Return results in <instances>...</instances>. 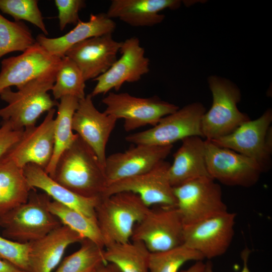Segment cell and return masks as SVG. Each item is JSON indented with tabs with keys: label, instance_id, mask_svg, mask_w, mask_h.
Returning a JSON list of instances; mask_svg holds the SVG:
<instances>
[{
	"label": "cell",
	"instance_id": "6da1fadb",
	"mask_svg": "<svg viewBox=\"0 0 272 272\" xmlns=\"http://www.w3.org/2000/svg\"><path fill=\"white\" fill-rule=\"evenodd\" d=\"M50 177L85 197H102L107 186L104 167L92 149L79 135L60 156Z\"/></svg>",
	"mask_w": 272,
	"mask_h": 272
},
{
	"label": "cell",
	"instance_id": "7a4b0ae2",
	"mask_svg": "<svg viewBox=\"0 0 272 272\" xmlns=\"http://www.w3.org/2000/svg\"><path fill=\"white\" fill-rule=\"evenodd\" d=\"M58 69L32 80L17 91L11 88L3 90L0 98L7 105L0 109L3 121L9 122L16 130H23L35 125L43 113L57 106L58 102L48 92L52 90Z\"/></svg>",
	"mask_w": 272,
	"mask_h": 272
},
{
	"label": "cell",
	"instance_id": "3957f363",
	"mask_svg": "<svg viewBox=\"0 0 272 272\" xmlns=\"http://www.w3.org/2000/svg\"><path fill=\"white\" fill-rule=\"evenodd\" d=\"M149 208L131 192L102 196L96 208V218L104 247L130 241L135 225Z\"/></svg>",
	"mask_w": 272,
	"mask_h": 272
},
{
	"label": "cell",
	"instance_id": "277c9868",
	"mask_svg": "<svg viewBox=\"0 0 272 272\" xmlns=\"http://www.w3.org/2000/svg\"><path fill=\"white\" fill-rule=\"evenodd\" d=\"M50 199L47 194H38L32 189L26 202L0 216L4 236L19 243H30L62 225L49 211Z\"/></svg>",
	"mask_w": 272,
	"mask_h": 272
},
{
	"label": "cell",
	"instance_id": "5b68a950",
	"mask_svg": "<svg viewBox=\"0 0 272 272\" xmlns=\"http://www.w3.org/2000/svg\"><path fill=\"white\" fill-rule=\"evenodd\" d=\"M208 83L213 102L202 116L201 128L203 138L213 141L231 133L250 118L238 108L241 93L234 83L216 75L210 76Z\"/></svg>",
	"mask_w": 272,
	"mask_h": 272
},
{
	"label": "cell",
	"instance_id": "8992f818",
	"mask_svg": "<svg viewBox=\"0 0 272 272\" xmlns=\"http://www.w3.org/2000/svg\"><path fill=\"white\" fill-rule=\"evenodd\" d=\"M206 112L200 102L188 104L163 117L152 128L128 135L125 139L135 145L166 146L189 137L203 138L201 122Z\"/></svg>",
	"mask_w": 272,
	"mask_h": 272
},
{
	"label": "cell",
	"instance_id": "52a82bcc",
	"mask_svg": "<svg viewBox=\"0 0 272 272\" xmlns=\"http://www.w3.org/2000/svg\"><path fill=\"white\" fill-rule=\"evenodd\" d=\"M173 192L184 227L228 212L220 185L210 177L198 178L174 187Z\"/></svg>",
	"mask_w": 272,
	"mask_h": 272
},
{
	"label": "cell",
	"instance_id": "ba28073f",
	"mask_svg": "<svg viewBox=\"0 0 272 272\" xmlns=\"http://www.w3.org/2000/svg\"><path fill=\"white\" fill-rule=\"evenodd\" d=\"M272 110L266 109L258 118L249 119L231 133L211 141L255 161L263 172L271 167Z\"/></svg>",
	"mask_w": 272,
	"mask_h": 272
},
{
	"label": "cell",
	"instance_id": "9c48e42d",
	"mask_svg": "<svg viewBox=\"0 0 272 272\" xmlns=\"http://www.w3.org/2000/svg\"><path fill=\"white\" fill-rule=\"evenodd\" d=\"M184 224L177 206L149 208L134 229L131 240L143 242L151 252L166 250L183 243Z\"/></svg>",
	"mask_w": 272,
	"mask_h": 272
},
{
	"label": "cell",
	"instance_id": "30bf717a",
	"mask_svg": "<svg viewBox=\"0 0 272 272\" xmlns=\"http://www.w3.org/2000/svg\"><path fill=\"white\" fill-rule=\"evenodd\" d=\"M102 101L106 106L105 113L117 120L124 119V129L126 131L147 125L155 126L163 117L179 108L156 96L141 98L127 93L109 92Z\"/></svg>",
	"mask_w": 272,
	"mask_h": 272
},
{
	"label": "cell",
	"instance_id": "8fae6325",
	"mask_svg": "<svg viewBox=\"0 0 272 272\" xmlns=\"http://www.w3.org/2000/svg\"><path fill=\"white\" fill-rule=\"evenodd\" d=\"M206 162L210 177L228 186L250 187L263 171L252 159L205 140Z\"/></svg>",
	"mask_w": 272,
	"mask_h": 272
},
{
	"label": "cell",
	"instance_id": "7c38bea8",
	"mask_svg": "<svg viewBox=\"0 0 272 272\" xmlns=\"http://www.w3.org/2000/svg\"><path fill=\"white\" fill-rule=\"evenodd\" d=\"M170 166L163 160L149 172L111 183L102 196L128 191L138 195L149 208L154 205L175 206L176 199L168 176Z\"/></svg>",
	"mask_w": 272,
	"mask_h": 272
},
{
	"label": "cell",
	"instance_id": "4fadbf2b",
	"mask_svg": "<svg viewBox=\"0 0 272 272\" xmlns=\"http://www.w3.org/2000/svg\"><path fill=\"white\" fill-rule=\"evenodd\" d=\"M236 217L227 212L184 227L183 244L209 260L223 255L233 239Z\"/></svg>",
	"mask_w": 272,
	"mask_h": 272
},
{
	"label": "cell",
	"instance_id": "5bb4252c",
	"mask_svg": "<svg viewBox=\"0 0 272 272\" xmlns=\"http://www.w3.org/2000/svg\"><path fill=\"white\" fill-rule=\"evenodd\" d=\"M121 56L104 73L95 79L97 82L91 95L92 97L118 91L125 82L139 81L150 71V60L139 39L132 37L122 41L119 50Z\"/></svg>",
	"mask_w": 272,
	"mask_h": 272
},
{
	"label": "cell",
	"instance_id": "9a60e30c",
	"mask_svg": "<svg viewBox=\"0 0 272 272\" xmlns=\"http://www.w3.org/2000/svg\"><path fill=\"white\" fill-rule=\"evenodd\" d=\"M61 60L37 42L22 54L4 59L0 72V94L13 86L19 89L41 75L58 69Z\"/></svg>",
	"mask_w": 272,
	"mask_h": 272
},
{
	"label": "cell",
	"instance_id": "2e32d148",
	"mask_svg": "<svg viewBox=\"0 0 272 272\" xmlns=\"http://www.w3.org/2000/svg\"><path fill=\"white\" fill-rule=\"evenodd\" d=\"M52 108L38 126L24 128L19 141L6 154L22 168L29 164L45 170L51 159L54 150V115Z\"/></svg>",
	"mask_w": 272,
	"mask_h": 272
},
{
	"label": "cell",
	"instance_id": "e0dca14e",
	"mask_svg": "<svg viewBox=\"0 0 272 272\" xmlns=\"http://www.w3.org/2000/svg\"><path fill=\"white\" fill-rule=\"evenodd\" d=\"M92 96L88 94L79 100L72 120V128L92 149L105 168L106 147L117 119L94 106Z\"/></svg>",
	"mask_w": 272,
	"mask_h": 272
},
{
	"label": "cell",
	"instance_id": "ac0fdd59",
	"mask_svg": "<svg viewBox=\"0 0 272 272\" xmlns=\"http://www.w3.org/2000/svg\"><path fill=\"white\" fill-rule=\"evenodd\" d=\"M172 148L173 145L139 144L123 152L116 153L107 157L105 173L107 185L150 171L165 160Z\"/></svg>",
	"mask_w": 272,
	"mask_h": 272
},
{
	"label": "cell",
	"instance_id": "d6986e66",
	"mask_svg": "<svg viewBox=\"0 0 272 272\" xmlns=\"http://www.w3.org/2000/svg\"><path fill=\"white\" fill-rule=\"evenodd\" d=\"M122 43L115 40L112 34H107L74 45L65 56L77 65L86 81L94 80L106 72L117 59Z\"/></svg>",
	"mask_w": 272,
	"mask_h": 272
},
{
	"label": "cell",
	"instance_id": "ffe728a7",
	"mask_svg": "<svg viewBox=\"0 0 272 272\" xmlns=\"http://www.w3.org/2000/svg\"><path fill=\"white\" fill-rule=\"evenodd\" d=\"M84 238L61 225L43 238L30 243L28 272H53L70 245Z\"/></svg>",
	"mask_w": 272,
	"mask_h": 272
},
{
	"label": "cell",
	"instance_id": "44dd1931",
	"mask_svg": "<svg viewBox=\"0 0 272 272\" xmlns=\"http://www.w3.org/2000/svg\"><path fill=\"white\" fill-rule=\"evenodd\" d=\"M182 3L179 0H112L106 14L132 27H152L164 20L161 11L177 9Z\"/></svg>",
	"mask_w": 272,
	"mask_h": 272
},
{
	"label": "cell",
	"instance_id": "7402d4cb",
	"mask_svg": "<svg viewBox=\"0 0 272 272\" xmlns=\"http://www.w3.org/2000/svg\"><path fill=\"white\" fill-rule=\"evenodd\" d=\"M181 141L168 170L172 187L200 178H211L206 165L205 140L199 136H192Z\"/></svg>",
	"mask_w": 272,
	"mask_h": 272
},
{
	"label": "cell",
	"instance_id": "603a6c76",
	"mask_svg": "<svg viewBox=\"0 0 272 272\" xmlns=\"http://www.w3.org/2000/svg\"><path fill=\"white\" fill-rule=\"evenodd\" d=\"M115 28V23L106 13L91 14L89 21L80 20L72 30L62 36L48 38L41 34L36 40L51 55L62 58L74 45L92 37L112 34Z\"/></svg>",
	"mask_w": 272,
	"mask_h": 272
},
{
	"label": "cell",
	"instance_id": "cb8c5ba5",
	"mask_svg": "<svg viewBox=\"0 0 272 272\" xmlns=\"http://www.w3.org/2000/svg\"><path fill=\"white\" fill-rule=\"evenodd\" d=\"M23 169L32 188L41 189L53 200L96 220V208L101 197L89 198L78 195L56 182L43 169L35 164H27Z\"/></svg>",
	"mask_w": 272,
	"mask_h": 272
},
{
	"label": "cell",
	"instance_id": "d4e9b609",
	"mask_svg": "<svg viewBox=\"0 0 272 272\" xmlns=\"http://www.w3.org/2000/svg\"><path fill=\"white\" fill-rule=\"evenodd\" d=\"M32 188L24 169L6 154L0 157V216L26 202Z\"/></svg>",
	"mask_w": 272,
	"mask_h": 272
},
{
	"label": "cell",
	"instance_id": "484cf974",
	"mask_svg": "<svg viewBox=\"0 0 272 272\" xmlns=\"http://www.w3.org/2000/svg\"><path fill=\"white\" fill-rule=\"evenodd\" d=\"M79 100L75 97L65 96L60 99L57 105L54 129L53 153L49 165L44 170L50 176L53 174L60 156L71 146L78 135L73 132L72 120Z\"/></svg>",
	"mask_w": 272,
	"mask_h": 272
},
{
	"label": "cell",
	"instance_id": "4316f807",
	"mask_svg": "<svg viewBox=\"0 0 272 272\" xmlns=\"http://www.w3.org/2000/svg\"><path fill=\"white\" fill-rule=\"evenodd\" d=\"M150 253L140 241L113 243L104 248L106 262L115 265L121 272H150Z\"/></svg>",
	"mask_w": 272,
	"mask_h": 272
},
{
	"label": "cell",
	"instance_id": "83f0119b",
	"mask_svg": "<svg viewBox=\"0 0 272 272\" xmlns=\"http://www.w3.org/2000/svg\"><path fill=\"white\" fill-rule=\"evenodd\" d=\"M49 211L65 225L104 248V244L96 220L89 218L77 210L54 200L48 201Z\"/></svg>",
	"mask_w": 272,
	"mask_h": 272
},
{
	"label": "cell",
	"instance_id": "f1b7e54d",
	"mask_svg": "<svg viewBox=\"0 0 272 272\" xmlns=\"http://www.w3.org/2000/svg\"><path fill=\"white\" fill-rule=\"evenodd\" d=\"M80 243L79 249L66 257L53 272H96L100 266L107 263L104 248L86 238Z\"/></svg>",
	"mask_w": 272,
	"mask_h": 272
},
{
	"label": "cell",
	"instance_id": "f546056e",
	"mask_svg": "<svg viewBox=\"0 0 272 272\" xmlns=\"http://www.w3.org/2000/svg\"><path fill=\"white\" fill-rule=\"evenodd\" d=\"M83 74L77 65L69 57L62 58L52 88L55 100L63 96H71L81 100L85 96V82Z\"/></svg>",
	"mask_w": 272,
	"mask_h": 272
},
{
	"label": "cell",
	"instance_id": "4dcf8cb0",
	"mask_svg": "<svg viewBox=\"0 0 272 272\" xmlns=\"http://www.w3.org/2000/svg\"><path fill=\"white\" fill-rule=\"evenodd\" d=\"M36 42L24 22L9 21L0 14V58L12 52H23Z\"/></svg>",
	"mask_w": 272,
	"mask_h": 272
},
{
	"label": "cell",
	"instance_id": "1f68e13d",
	"mask_svg": "<svg viewBox=\"0 0 272 272\" xmlns=\"http://www.w3.org/2000/svg\"><path fill=\"white\" fill-rule=\"evenodd\" d=\"M205 258L198 251L182 244L164 251L151 252L150 272H178L189 261H202Z\"/></svg>",
	"mask_w": 272,
	"mask_h": 272
},
{
	"label": "cell",
	"instance_id": "d6a6232c",
	"mask_svg": "<svg viewBox=\"0 0 272 272\" xmlns=\"http://www.w3.org/2000/svg\"><path fill=\"white\" fill-rule=\"evenodd\" d=\"M38 2L37 0H0V10L13 17L15 21L25 20L32 23L46 35L48 33Z\"/></svg>",
	"mask_w": 272,
	"mask_h": 272
},
{
	"label": "cell",
	"instance_id": "836d02e7",
	"mask_svg": "<svg viewBox=\"0 0 272 272\" xmlns=\"http://www.w3.org/2000/svg\"><path fill=\"white\" fill-rule=\"evenodd\" d=\"M30 243H21L0 236V259L28 272Z\"/></svg>",
	"mask_w": 272,
	"mask_h": 272
},
{
	"label": "cell",
	"instance_id": "e575fe53",
	"mask_svg": "<svg viewBox=\"0 0 272 272\" xmlns=\"http://www.w3.org/2000/svg\"><path fill=\"white\" fill-rule=\"evenodd\" d=\"M60 31L68 24L76 25L80 20L79 13L86 7L83 0H55Z\"/></svg>",
	"mask_w": 272,
	"mask_h": 272
},
{
	"label": "cell",
	"instance_id": "d590c367",
	"mask_svg": "<svg viewBox=\"0 0 272 272\" xmlns=\"http://www.w3.org/2000/svg\"><path fill=\"white\" fill-rule=\"evenodd\" d=\"M23 130H16L8 121L0 125V157L6 155L19 141Z\"/></svg>",
	"mask_w": 272,
	"mask_h": 272
},
{
	"label": "cell",
	"instance_id": "8d00e7d4",
	"mask_svg": "<svg viewBox=\"0 0 272 272\" xmlns=\"http://www.w3.org/2000/svg\"><path fill=\"white\" fill-rule=\"evenodd\" d=\"M250 253V250L245 248L241 253V258L243 262V266L242 270L240 272H251L248 268V261L249 256ZM202 272H214L213 268V264L211 261H208L205 263V266Z\"/></svg>",
	"mask_w": 272,
	"mask_h": 272
},
{
	"label": "cell",
	"instance_id": "74e56055",
	"mask_svg": "<svg viewBox=\"0 0 272 272\" xmlns=\"http://www.w3.org/2000/svg\"><path fill=\"white\" fill-rule=\"evenodd\" d=\"M0 272H27L12 263L0 259Z\"/></svg>",
	"mask_w": 272,
	"mask_h": 272
},
{
	"label": "cell",
	"instance_id": "f35d334b",
	"mask_svg": "<svg viewBox=\"0 0 272 272\" xmlns=\"http://www.w3.org/2000/svg\"><path fill=\"white\" fill-rule=\"evenodd\" d=\"M205 266V263L202 261H197L186 269L179 272H202Z\"/></svg>",
	"mask_w": 272,
	"mask_h": 272
},
{
	"label": "cell",
	"instance_id": "ab89813d",
	"mask_svg": "<svg viewBox=\"0 0 272 272\" xmlns=\"http://www.w3.org/2000/svg\"><path fill=\"white\" fill-rule=\"evenodd\" d=\"M96 272H121L113 264L106 263L100 266Z\"/></svg>",
	"mask_w": 272,
	"mask_h": 272
}]
</instances>
